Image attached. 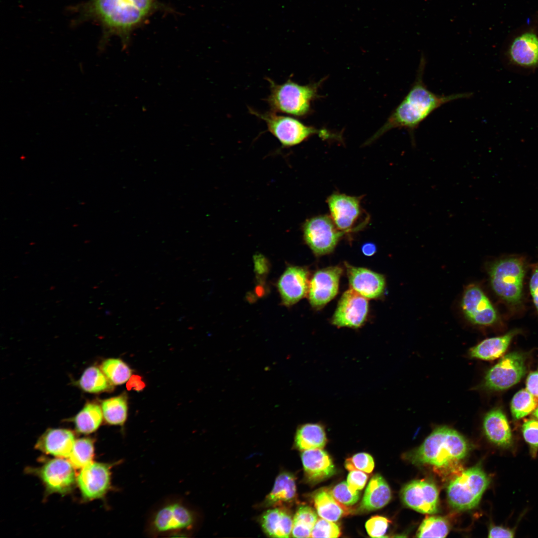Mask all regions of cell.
Instances as JSON below:
<instances>
[{
    "label": "cell",
    "mask_w": 538,
    "mask_h": 538,
    "mask_svg": "<svg viewBox=\"0 0 538 538\" xmlns=\"http://www.w3.org/2000/svg\"><path fill=\"white\" fill-rule=\"evenodd\" d=\"M426 60L421 56L415 79L407 94L396 108L384 125L367 143L378 138L384 133L396 128L406 130L412 143L414 142V132L419 125L433 112L446 103L469 98L470 92L448 95H438L431 91L423 81Z\"/></svg>",
    "instance_id": "cell-1"
},
{
    "label": "cell",
    "mask_w": 538,
    "mask_h": 538,
    "mask_svg": "<svg viewBox=\"0 0 538 538\" xmlns=\"http://www.w3.org/2000/svg\"><path fill=\"white\" fill-rule=\"evenodd\" d=\"M469 445L456 430L447 426L436 427L422 443L407 455L415 464H429L437 468L456 465L468 454Z\"/></svg>",
    "instance_id": "cell-2"
},
{
    "label": "cell",
    "mask_w": 538,
    "mask_h": 538,
    "mask_svg": "<svg viewBox=\"0 0 538 538\" xmlns=\"http://www.w3.org/2000/svg\"><path fill=\"white\" fill-rule=\"evenodd\" d=\"M155 6L156 0H92L90 8L106 29L119 36L125 45L131 32Z\"/></svg>",
    "instance_id": "cell-3"
},
{
    "label": "cell",
    "mask_w": 538,
    "mask_h": 538,
    "mask_svg": "<svg viewBox=\"0 0 538 538\" xmlns=\"http://www.w3.org/2000/svg\"><path fill=\"white\" fill-rule=\"evenodd\" d=\"M270 94L266 101L270 111L302 117L310 111L311 101L317 96L318 84L300 85L290 79L278 84L267 78Z\"/></svg>",
    "instance_id": "cell-4"
},
{
    "label": "cell",
    "mask_w": 538,
    "mask_h": 538,
    "mask_svg": "<svg viewBox=\"0 0 538 538\" xmlns=\"http://www.w3.org/2000/svg\"><path fill=\"white\" fill-rule=\"evenodd\" d=\"M526 265L523 259L511 257L495 262L489 269L492 288L495 293L512 307L522 304Z\"/></svg>",
    "instance_id": "cell-5"
},
{
    "label": "cell",
    "mask_w": 538,
    "mask_h": 538,
    "mask_svg": "<svg viewBox=\"0 0 538 538\" xmlns=\"http://www.w3.org/2000/svg\"><path fill=\"white\" fill-rule=\"evenodd\" d=\"M489 478L479 466L462 472L448 486L447 495L450 506L458 510L476 507L489 486Z\"/></svg>",
    "instance_id": "cell-6"
},
{
    "label": "cell",
    "mask_w": 538,
    "mask_h": 538,
    "mask_svg": "<svg viewBox=\"0 0 538 538\" xmlns=\"http://www.w3.org/2000/svg\"><path fill=\"white\" fill-rule=\"evenodd\" d=\"M249 110L252 115L265 121L268 131L279 141L282 147L297 145L315 134L327 138L334 136L326 130L306 126L290 117L279 115L270 111L263 113L251 108Z\"/></svg>",
    "instance_id": "cell-7"
},
{
    "label": "cell",
    "mask_w": 538,
    "mask_h": 538,
    "mask_svg": "<svg viewBox=\"0 0 538 538\" xmlns=\"http://www.w3.org/2000/svg\"><path fill=\"white\" fill-rule=\"evenodd\" d=\"M303 232L306 243L318 256L331 253L346 233L339 230L332 219L326 215L306 220L303 225Z\"/></svg>",
    "instance_id": "cell-8"
},
{
    "label": "cell",
    "mask_w": 538,
    "mask_h": 538,
    "mask_svg": "<svg viewBox=\"0 0 538 538\" xmlns=\"http://www.w3.org/2000/svg\"><path fill=\"white\" fill-rule=\"evenodd\" d=\"M526 373L525 358L519 352L504 356L486 373L483 386L491 391H503L518 383Z\"/></svg>",
    "instance_id": "cell-9"
},
{
    "label": "cell",
    "mask_w": 538,
    "mask_h": 538,
    "mask_svg": "<svg viewBox=\"0 0 538 538\" xmlns=\"http://www.w3.org/2000/svg\"><path fill=\"white\" fill-rule=\"evenodd\" d=\"M74 467L64 458H54L45 462L41 466L30 469L43 482L48 494L65 495L70 493L77 482Z\"/></svg>",
    "instance_id": "cell-10"
},
{
    "label": "cell",
    "mask_w": 538,
    "mask_h": 538,
    "mask_svg": "<svg viewBox=\"0 0 538 538\" xmlns=\"http://www.w3.org/2000/svg\"><path fill=\"white\" fill-rule=\"evenodd\" d=\"M118 463L91 462L82 468L77 483L84 500L91 501L104 498L111 488V469Z\"/></svg>",
    "instance_id": "cell-11"
},
{
    "label": "cell",
    "mask_w": 538,
    "mask_h": 538,
    "mask_svg": "<svg viewBox=\"0 0 538 538\" xmlns=\"http://www.w3.org/2000/svg\"><path fill=\"white\" fill-rule=\"evenodd\" d=\"M461 304L466 318L474 324L490 326L499 320L495 307L481 288L476 284L466 287Z\"/></svg>",
    "instance_id": "cell-12"
},
{
    "label": "cell",
    "mask_w": 538,
    "mask_h": 538,
    "mask_svg": "<svg viewBox=\"0 0 538 538\" xmlns=\"http://www.w3.org/2000/svg\"><path fill=\"white\" fill-rule=\"evenodd\" d=\"M403 503L419 513L433 514L438 510L439 493L434 484L415 480L404 485L400 492Z\"/></svg>",
    "instance_id": "cell-13"
},
{
    "label": "cell",
    "mask_w": 538,
    "mask_h": 538,
    "mask_svg": "<svg viewBox=\"0 0 538 538\" xmlns=\"http://www.w3.org/2000/svg\"><path fill=\"white\" fill-rule=\"evenodd\" d=\"M368 309L367 298L350 288L342 294L332 323L337 327L359 328L365 322Z\"/></svg>",
    "instance_id": "cell-14"
},
{
    "label": "cell",
    "mask_w": 538,
    "mask_h": 538,
    "mask_svg": "<svg viewBox=\"0 0 538 538\" xmlns=\"http://www.w3.org/2000/svg\"><path fill=\"white\" fill-rule=\"evenodd\" d=\"M342 269L338 266L317 270L309 282L308 297L311 305L320 308L337 294Z\"/></svg>",
    "instance_id": "cell-15"
},
{
    "label": "cell",
    "mask_w": 538,
    "mask_h": 538,
    "mask_svg": "<svg viewBox=\"0 0 538 538\" xmlns=\"http://www.w3.org/2000/svg\"><path fill=\"white\" fill-rule=\"evenodd\" d=\"M194 523L192 512L179 502L168 504L161 508L153 517L151 529L156 534L187 530Z\"/></svg>",
    "instance_id": "cell-16"
},
{
    "label": "cell",
    "mask_w": 538,
    "mask_h": 538,
    "mask_svg": "<svg viewBox=\"0 0 538 538\" xmlns=\"http://www.w3.org/2000/svg\"><path fill=\"white\" fill-rule=\"evenodd\" d=\"M331 219L340 231L353 230V226L361 212L358 197L344 194L334 193L327 200Z\"/></svg>",
    "instance_id": "cell-17"
},
{
    "label": "cell",
    "mask_w": 538,
    "mask_h": 538,
    "mask_svg": "<svg viewBox=\"0 0 538 538\" xmlns=\"http://www.w3.org/2000/svg\"><path fill=\"white\" fill-rule=\"evenodd\" d=\"M308 271L299 267L288 268L280 277L277 283L283 303L292 305L308 292L309 281Z\"/></svg>",
    "instance_id": "cell-18"
},
{
    "label": "cell",
    "mask_w": 538,
    "mask_h": 538,
    "mask_svg": "<svg viewBox=\"0 0 538 538\" xmlns=\"http://www.w3.org/2000/svg\"><path fill=\"white\" fill-rule=\"evenodd\" d=\"M351 288L367 298L374 299L383 294L385 278L382 274L369 269L345 264Z\"/></svg>",
    "instance_id": "cell-19"
},
{
    "label": "cell",
    "mask_w": 538,
    "mask_h": 538,
    "mask_svg": "<svg viewBox=\"0 0 538 538\" xmlns=\"http://www.w3.org/2000/svg\"><path fill=\"white\" fill-rule=\"evenodd\" d=\"M75 440L74 433L69 429L50 428L40 436L35 447L46 454L59 458H68Z\"/></svg>",
    "instance_id": "cell-20"
},
{
    "label": "cell",
    "mask_w": 538,
    "mask_h": 538,
    "mask_svg": "<svg viewBox=\"0 0 538 538\" xmlns=\"http://www.w3.org/2000/svg\"><path fill=\"white\" fill-rule=\"evenodd\" d=\"M301 459L305 476L311 483L320 482L335 473V467L332 459L322 449L304 450Z\"/></svg>",
    "instance_id": "cell-21"
},
{
    "label": "cell",
    "mask_w": 538,
    "mask_h": 538,
    "mask_svg": "<svg viewBox=\"0 0 538 538\" xmlns=\"http://www.w3.org/2000/svg\"><path fill=\"white\" fill-rule=\"evenodd\" d=\"M483 428L487 438L493 443L504 447L511 444L512 437L510 425L501 409L495 408L486 414Z\"/></svg>",
    "instance_id": "cell-22"
},
{
    "label": "cell",
    "mask_w": 538,
    "mask_h": 538,
    "mask_svg": "<svg viewBox=\"0 0 538 538\" xmlns=\"http://www.w3.org/2000/svg\"><path fill=\"white\" fill-rule=\"evenodd\" d=\"M264 532L272 538H289L291 534L293 518L290 512L283 507H276L266 511L261 518Z\"/></svg>",
    "instance_id": "cell-23"
},
{
    "label": "cell",
    "mask_w": 538,
    "mask_h": 538,
    "mask_svg": "<svg viewBox=\"0 0 538 538\" xmlns=\"http://www.w3.org/2000/svg\"><path fill=\"white\" fill-rule=\"evenodd\" d=\"M391 489L385 479L379 474L373 476L365 490L359 510L369 512L382 508L391 499Z\"/></svg>",
    "instance_id": "cell-24"
},
{
    "label": "cell",
    "mask_w": 538,
    "mask_h": 538,
    "mask_svg": "<svg viewBox=\"0 0 538 538\" xmlns=\"http://www.w3.org/2000/svg\"><path fill=\"white\" fill-rule=\"evenodd\" d=\"M517 333V330H513L503 335L484 339L472 347L469 355L472 358L485 361L499 358L506 352Z\"/></svg>",
    "instance_id": "cell-25"
},
{
    "label": "cell",
    "mask_w": 538,
    "mask_h": 538,
    "mask_svg": "<svg viewBox=\"0 0 538 538\" xmlns=\"http://www.w3.org/2000/svg\"><path fill=\"white\" fill-rule=\"evenodd\" d=\"M312 499L317 514L330 521L336 522L352 511L337 500L327 489L322 488L316 491L312 495Z\"/></svg>",
    "instance_id": "cell-26"
},
{
    "label": "cell",
    "mask_w": 538,
    "mask_h": 538,
    "mask_svg": "<svg viewBox=\"0 0 538 538\" xmlns=\"http://www.w3.org/2000/svg\"><path fill=\"white\" fill-rule=\"evenodd\" d=\"M510 55L513 61L521 66H533L538 64V37L527 33L513 42Z\"/></svg>",
    "instance_id": "cell-27"
},
{
    "label": "cell",
    "mask_w": 538,
    "mask_h": 538,
    "mask_svg": "<svg viewBox=\"0 0 538 538\" xmlns=\"http://www.w3.org/2000/svg\"><path fill=\"white\" fill-rule=\"evenodd\" d=\"M327 442L324 427L319 423H307L300 426L295 436V446L300 450L322 449Z\"/></svg>",
    "instance_id": "cell-28"
},
{
    "label": "cell",
    "mask_w": 538,
    "mask_h": 538,
    "mask_svg": "<svg viewBox=\"0 0 538 538\" xmlns=\"http://www.w3.org/2000/svg\"><path fill=\"white\" fill-rule=\"evenodd\" d=\"M296 495L294 477L288 472L280 474L276 478L273 487L264 501L267 507H274L283 502L293 500Z\"/></svg>",
    "instance_id": "cell-29"
},
{
    "label": "cell",
    "mask_w": 538,
    "mask_h": 538,
    "mask_svg": "<svg viewBox=\"0 0 538 538\" xmlns=\"http://www.w3.org/2000/svg\"><path fill=\"white\" fill-rule=\"evenodd\" d=\"M103 418L101 406L95 402H87L73 418L75 429L80 433H91L99 427Z\"/></svg>",
    "instance_id": "cell-30"
},
{
    "label": "cell",
    "mask_w": 538,
    "mask_h": 538,
    "mask_svg": "<svg viewBox=\"0 0 538 538\" xmlns=\"http://www.w3.org/2000/svg\"><path fill=\"white\" fill-rule=\"evenodd\" d=\"M77 383L82 391L91 394L111 391L113 387L101 368L95 366L86 368Z\"/></svg>",
    "instance_id": "cell-31"
},
{
    "label": "cell",
    "mask_w": 538,
    "mask_h": 538,
    "mask_svg": "<svg viewBox=\"0 0 538 538\" xmlns=\"http://www.w3.org/2000/svg\"><path fill=\"white\" fill-rule=\"evenodd\" d=\"M103 417L108 423L123 425L127 417V402L124 396L111 398L101 403Z\"/></svg>",
    "instance_id": "cell-32"
},
{
    "label": "cell",
    "mask_w": 538,
    "mask_h": 538,
    "mask_svg": "<svg viewBox=\"0 0 538 538\" xmlns=\"http://www.w3.org/2000/svg\"><path fill=\"white\" fill-rule=\"evenodd\" d=\"M317 516L314 510L307 505L300 506L293 518L291 537L309 538L315 524Z\"/></svg>",
    "instance_id": "cell-33"
},
{
    "label": "cell",
    "mask_w": 538,
    "mask_h": 538,
    "mask_svg": "<svg viewBox=\"0 0 538 538\" xmlns=\"http://www.w3.org/2000/svg\"><path fill=\"white\" fill-rule=\"evenodd\" d=\"M100 368L109 381L115 385L125 383L129 380L132 374L129 367L118 359L110 358L104 360Z\"/></svg>",
    "instance_id": "cell-34"
},
{
    "label": "cell",
    "mask_w": 538,
    "mask_h": 538,
    "mask_svg": "<svg viewBox=\"0 0 538 538\" xmlns=\"http://www.w3.org/2000/svg\"><path fill=\"white\" fill-rule=\"evenodd\" d=\"M93 440L81 438L75 440L69 460L75 468H82L92 461L94 455Z\"/></svg>",
    "instance_id": "cell-35"
},
{
    "label": "cell",
    "mask_w": 538,
    "mask_h": 538,
    "mask_svg": "<svg viewBox=\"0 0 538 538\" xmlns=\"http://www.w3.org/2000/svg\"><path fill=\"white\" fill-rule=\"evenodd\" d=\"M538 404L536 397L527 390L522 389L513 397L511 404V412L513 417L519 419L534 410Z\"/></svg>",
    "instance_id": "cell-36"
},
{
    "label": "cell",
    "mask_w": 538,
    "mask_h": 538,
    "mask_svg": "<svg viewBox=\"0 0 538 538\" xmlns=\"http://www.w3.org/2000/svg\"><path fill=\"white\" fill-rule=\"evenodd\" d=\"M449 531L448 524L439 516L427 517L420 524L416 534L418 538H445Z\"/></svg>",
    "instance_id": "cell-37"
},
{
    "label": "cell",
    "mask_w": 538,
    "mask_h": 538,
    "mask_svg": "<svg viewBox=\"0 0 538 538\" xmlns=\"http://www.w3.org/2000/svg\"><path fill=\"white\" fill-rule=\"evenodd\" d=\"M345 467L350 471L358 470L370 473L374 469V461L369 454L359 453L347 458L345 462Z\"/></svg>",
    "instance_id": "cell-38"
},
{
    "label": "cell",
    "mask_w": 538,
    "mask_h": 538,
    "mask_svg": "<svg viewBox=\"0 0 538 538\" xmlns=\"http://www.w3.org/2000/svg\"><path fill=\"white\" fill-rule=\"evenodd\" d=\"M341 530L337 524L324 519H318L311 533V538H338Z\"/></svg>",
    "instance_id": "cell-39"
},
{
    "label": "cell",
    "mask_w": 538,
    "mask_h": 538,
    "mask_svg": "<svg viewBox=\"0 0 538 538\" xmlns=\"http://www.w3.org/2000/svg\"><path fill=\"white\" fill-rule=\"evenodd\" d=\"M522 431L525 440L530 446L531 454L535 457L538 451V421L526 420L523 425Z\"/></svg>",
    "instance_id": "cell-40"
},
{
    "label": "cell",
    "mask_w": 538,
    "mask_h": 538,
    "mask_svg": "<svg viewBox=\"0 0 538 538\" xmlns=\"http://www.w3.org/2000/svg\"><path fill=\"white\" fill-rule=\"evenodd\" d=\"M330 491L333 496L337 500L347 506L356 503L360 497V493L359 491L355 493H352L346 482H342L338 484Z\"/></svg>",
    "instance_id": "cell-41"
},
{
    "label": "cell",
    "mask_w": 538,
    "mask_h": 538,
    "mask_svg": "<svg viewBox=\"0 0 538 538\" xmlns=\"http://www.w3.org/2000/svg\"><path fill=\"white\" fill-rule=\"evenodd\" d=\"M390 522L386 517L375 516L367 521L365 527L371 537L382 538L384 537Z\"/></svg>",
    "instance_id": "cell-42"
},
{
    "label": "cell",
    "mask_w": 538,
    "mask_h": 538,
    "mask_svg": "<svg viewBox=\"0 0 538 538\" xmlns=\"http://www.w3.org/2000/svg\"><path fill=\"white\" fill-rule=\"evenodd\" d=\"M368 479V475L363 471L358 470L350 471L347 479L349 490L352 493H355L363 489Z\"/></svg>",
    "instance_id": "cell-43"
},
{
    "label": "cell",
    "mask_w": 538,
    "mask_h": 538,
    "mask_svg": "<svg viewBox=\"0 0 538 538\" xmlns=\"http://www.w3.org/2000/svg\"><path fill=\"white\" fill-rule=\"evenodd\" d=\"M529 287L534 305L538 313V263L533 271Z\"/></svg>",
    "instance_id": "cell-44"
},
{
    "label": "cell",
    "mask_w": 538,
    "mask_h": 538,
    "mask_svg": "<svg viewBox=\"0 0 538 538\" xmlns=\"http://www.w3.org/2000/svg\"><path fill=\"white\" fill-rule=\"evenodd\" d=\"M514 531L503 527L494 526L490 528L488 537L489 538H513Z\"/></svg>",
    "instance_id": "cell-45"
},
{
    "label": "cell",
    "mask_w": 538,
    "mask_h": 538,
    "mask_svg": "<svg viewBox=\"0 0 538 538\" xmlns=\"http://www.w3.org/2000/svg\"><path fill=\"white\" fill-rule=\"evenodd\" d=\"M527 390L534 397L538 398V371L531 372L527 377Z\"/></svg>",
    "instance_id": "cell-46"
},
{
    "label": "cell",
    "mask_w": 538,
    "mask_h": 538,
    "mask_svg": "<svg viewBox=\"0 0 538 538\" xmlns=\"http://www.w3.org/2000/svg\"><path fill=\"white\" fill-rule=\"evenodd\" d=\"M144 387V382L141 381L140 377L137 375L132 376L127 384V388L129 390H134L139 391L142 390Z\"/></svg>",
    "instance_id": "cell-47"
},
{
    "label": "cell",
    "mask_w": 538,
    "mask_h": 538,
    "mask_svg": "<svg viewBox=\"0 0 538 538\" xmlns=\"http://www.w3.org/2000/svg\"><path fill=\"white\" fill-rule=\"evenodd\" d=\"M363 253L367 256L373 255L376 251L375 245L371 243H367L363 245L362 248Z\"/></svg>",
    "instance_id": "cell-48"
},
{
    "label": "cell",
    "mask_w": 538,
    "mask_h": 538,
    "mask_svg": "<svg viewBox=\"0 0 538 538\" xmlns=\"http://www.w3.org/2000/svg\"><path fill=\"white\" fill-rule=\"evenodd\" d=\"M533 415L538 419V407L535 409V411L533 412Z\"/></svg>",
    "instance_id": "cell-49"
}]
</instances>
